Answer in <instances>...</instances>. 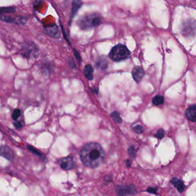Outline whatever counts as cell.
Masks as SVG:
<instances>
[{
	"instance_id": "6da1fadb",
	"label": "cell",
	"mask_w": 196,
	"mask_h": 196,
	"mask_svg": "<svg viewBox=\"0 0 196 196\" xmlns=\"http://www.w3.org/2000/svg\"><path fill=\"white\" fill-rule=\"evenodd\" d=\"M105 152L98 143L92 142L85 144L80 152V158L83 165L90 168H96L104 162Z\"/></svg>"
},
{
	"instance_id": "7a4b0ae2",
	"label": "cell",
	"mask_w": 196,
	"mask_h": 196,
	"mask_svg": "<svg viewBox=\"0 0 196 196\" xmlns=\"http://www.w3.org/2000/svg\"><path fill=\"white\" fill-rule=\"evenodd\" d=\"M101 18L99 14H89L81 17L77 21V25L82 30H87L100 25Z\"/></svg>"
},
{
	"instance_id": "3957f363",
	"label": "cell",
	"mask_w": 196,
	"mask_h": 196,
	"mask_svg": "<svg viewBox=\"0 0 196 196\" xmlns=\"http://www.w3.org/2000/svg\"><path fill=\"white\" fill-rule=\"evenodd\" d=\"M130 56V51L126 46L123 44H117L112 48L110 51L109 57L115 62H120L125 60Z\"/></svg>"
},
{
	"instance_id": "277c9868",
	"label": "cell",
	"mask_w": 196,
	"mask_h": 196,
	"mask_svg": "<svg viewBox=\"0 0 196 196\" xmlns=\"http://www.w3.org/2000/svg\"><path fill=\"white\" fill-rule=\"evenodd\" d=\"M38 53V47L35 44L32 42H29L24 44L21 50V55L28 59H30L32 57H37Z\"/></svg>"
},
{
	"instance_id": "5b68a950",
	"label": "cell",
	"mask_w": 196,
	"mask_h": 196,
	"mask_svg": "<svg viewBox=\"0 0 196 196\" xmlns=\"http://www.w3.org/2000/svg\"><path fill=\"white\" fill-rule=\"evenodd\" d=\"M182 34L186 37L193 36L196 33V22L193 19H188L182 24Z\"/></svg>"
},
{
	"instance_id": "8992f818",
	"label": "cell",
	"mask_w": 196,
	"mask_h": 196,
	"mask_svg": "<svg viewBox=\"0 0 196 196\" xmlns=\"http://www.w3.org/2000/svg\"><path fill=\"white\" fill-rule=\"evenodd\" d=\"M0 20L7 23H14L16 24L24 25L27 23V18L21 16H14L12 17L2 14V16L0 17Z\"/></svg>"
},
{
	"instance_id": "52a82bcc",
	"label": "cell",
	"mask_w": 196,
	"mask_h": 196,
	"mask_svg": "<svg viewBox=\"0 0 196 196\" xmlns=\"http://www.w3.org/2000/svg\"><path fill=\"white\" fill-rule=\"evenodd\" d=\"M58 162L61 168L64 170H70L76 167V164L71 156H67L59 159Z\"/></svg>"
},
{
	"instance_id": "ba28073f",
	"label": "cell",
	"mask_w": 196,
	"mask_h": 196,
	"mask_svg": "<svg viewBox=\"0 0 196 196\" xmlns=\"http://www.w3.org/2000/svg\"><path fill=\"white\" fill-rule=\"evenodd\" d=\"M43 30L44 33L49 36L53 38H59L60 37V32L56 24L44 27Z\"/></svg>"
},
{
	"instance_id": "9c48e42d",
	"label": "cell",
	"mask_w": 196,
	"mask_h": 196,
	"mask_svg": "<svg viewBox=\"0 0 196 196\" xmlns=\"http://www.w3.org/2000/svg\"><path fill=\"white\" fill-rule=\"evenodd\" d=\"M0 156H3L9 160H12L14 158V153L12 150L7 146L0 147Z\"/></svg>"
},
{
	"instance_id": "30bf717a",
	"label": "cell",
	"mask_w": 196,
	"mask_h": 196,
	"mask_svg": "<svg viewBox=\"0 0 196 196\" xmlns=\"http://www.w3.org/2000/svg\"><path fill=\"white\" fill-rule=\"evenodd\" d=\"M135 188L132 186H121L117 189L119 195H133L136 193Z\"/></svg>"
},
{
	"instance_id": "8fae6325",
	"label": "cell",
	"mask_w": 196,
	"mask_h": 196,
	"mask_svg": "<svg viewBox=\"0 0 196 196\" xmlns=\"http://www.w3.org/2000/svg\"><path fill=\"white\" fill-rule=\"evenodd\" d=\"M132 75L133 76V80L136 82H139L143 78L144 75V71L143 68L140 66H135L133 68L132 71Z\"/></svg>"
},
{
	"instance_id": "7c38bea8",
	"label": "cell",
	"mask_w": 196,
	"mask_h": 196,
	"mask_svg": "<svg viewBox=\"0 0 196 196\" xmlns=\"http://www.w3.org/2000/svg\"><path fill=\"white\" fill-rule=\"evenodd\" d=\"M186 116L189 120L196 122V105L189 108L186 110Z\"/></svg>"
},
{
	"instance_id": "4fadbf2b",
	"label": "cell",
	"mask_w": 196,
	"mask_h": 196,
	"mask_svg": "<svg viewBox=\"0 0 196 196\" xmlns=\"http://www.w3.org/2000/svg\"><path fill=\"white\" fill-rule=\"evenodd\" d=\"M82 5V0H73V5H72V9H71V16L72 17L75 16L76 13L78 12L80 8Z\"/></svg>"
},
{
	"instance_id": "5bb4252c",
	"label": "cell",
	"mask_w": 196,
	"mask_h": 196,
	"mask_svg": "<svg viewBox=\"0 0 196 196\" xmlns=\"http://www.w3.org/2000/svg\"><path fill=\"white\" fill-rule=\"evenodd\" d=\"M171 183L176 188V189L178 190L179 192L182 193L183 190L185 189V185L181 180H179L176 178H174L171 181Z\"/></svg>"
},
{
	"instance_id": "9a60e30c",
	"label": "cell",
	"mask_w": 196,
	"mask_h": 196,
	"mask_svg": "<svg viewBox=\"0 0 196 196\" xmlns=\"http://www.w3.org/2000/svg\"><path fill=\"white\" fill-rule=\"evenodd\" d=\"M93 69L92 66L89 64L87 65L84 69L85 76L88 80H92L93 78Z\"/></svg>"
},
{
	"instance_id": "2e32d148",
	"label": "cell",
	"mask_w": 196,
	"mask_h": 196,
	"mask_svg": "<svg viewBox=\"0 0 196 196\" xmlns=\"http://www.w3.org/2000/svg\"><path fill=\"white\" fill-rule=\"evenodd\" d=\"M108 64V62L105 57H100L97 62L96 66L100 69H105Z\"/></svg>"
},
{
	"instance_id": "e0dca14e",
	"label": "cell",
	"mask_w": 196,
	"mask_h": 196,
	"mask_svg": "<svg viewBox=\"0 0 196 196\" xmlns=\"http://www.w3.org/2000/svg\"><path fill=\"white\" fill-rule=\"evenodd\" d=\"M16 11L14 7H3L0 8V14H13Z\"/></svg>"
},
{
	"instance_id": "ac0fdd59",
	"label": "cell",
	"mask_w": 196,
	"mask_h": 196,
	"mask_svg": "<svg viewBox=\"0 0 196 196\" xmlns=\"http://www.w3.org/2000/svg\"><path fill=\"white\" fill-rule=\"evenodd\" d=\"M165 98L162 96H157L155 97L153 100V103L155 105H160L164 103Z\"/></svg>"
},
{
	"instance_id": "d6986e66",
	"label": "cell",
	"mask_w": 196,
	"mask_h": 196,
	"mask_svg": "<svg viewBox=\"0 0 196 196\" xmlns=\"http://www.w3.org/2000/svg\"><path fill=\"white\" fill-rule=\"evenodd\" d=\"M111 116L112 117L113 120L116 123H121L122 122V119H121L120 114L117 112H113L111 113Z\"/></svg>"
},
{
	"instance_id": "ffe728a7",
	"label": "cell",
	"mask_w": 196,
	"mask_h": 196,
	"mask_svg": "<svg viewBox=\"0 0 196 196\" xmlns=\"http://www.w3.org/2000/svg\"><path fill=\"white\" fill-rule=\"evenodd\" d=\"M27 148L28 150H30V151H31L32 153L36 154L37 155H39V156H41V157H43V155L40 153V152H39L37 149H36L35 148H34L32 146H31L30 145H27Z\"/></svg>"
},
{
	"instance_id": "44dd1931",
	"label": "cell",
	"mask_w": 196,
	"mask_h": 196,
	"mask_svg": "<svg viewBox=\"0 0 196 196\" xmlns=\"http://www.w3.org/2000/svg\"><path fill=\"white\" fill-rule=\"evenodd\" d=\"M21 115V111L19 109H15L14 111V112L12 113V119L14 120H16V121L18 118Z\"/></svg>"
},
{
	"instance_id": "7402d4cb",
	"label": "cell",
	"mask_w": 196,
	"mask_h": 196,
	"mask_svg": "<svg viewBox=\"0 0 196 196\" xmlns=\"http://www.w3.org/2000/svg\"><path fill=\"white\" fill-rule=\"evenodd\" d=\"M165 132L164 131V130H162V129H160V130H158L157 132L155 135V136L156 137L160 138V139H162L163 137L165 136Z\"/></svg>"
},
{
	"instance_id": "603a6c76",
	"label": "cell",
	"mask_w": 196,
	"mask_h": 196,
	"mask_svg": "<svg viewBox=\"0 0 196 196\" xmlns=\"http://www.w3.org/2000/svg\"><path fill=\"white\" fill-rule=\"evenodd\" d=\"M133 131L137 133H143L144 131V128L142 126H136L133 128Z\"/></svg>"
},
{
	"instance_id": "cb8c5ba5",
	"label": "cell",
	"mask_w": 196,
	"mask_h": 196,
	"mask_svg": "<svg viewBox=\"0 0 196 196\" xmlns=\"http://www.w3.org/2000/svg\"><path fill=\"white\" fill-rule=\"evenodd\" d=\"M68 63H69V66L71 68L74 69V68L76 67V64H75V62H74V60L72 58H69V60H68Z\"/></svg>"
},
{
	"instance_id": "d4e9b609",
	"label": "cell",
	"mask_w": 196,
	"mask_h": 196,
	"mask_svg": "<svg viewBox=\"0 0 196 196\" xmlns=\"http://www.w3.org/2000/svg\"><path fill=\"white\" fill-rule=\"evenodd\" d=\"M73 51L74 55L76 57V59L80 63H81V57L80 56V53L76 49H74Z\"/></svg>"
},
{
	"instance_id": "484cf974",
	"label": "cell",
	"mask_w": 196,
	"mask_h": 196,
	"mask_svg": "<svg viewBox=\"0 0 196 196\" xmlns=\"http://www.w3.org/2000/svg\"><path fill=\"white\" fill-rule=\"evenodd\" d=\"M128 152L130 153V155L131 156H135V154H136V151L135 150L134 147H131L129 150H128Z\"/></svg>"
},
{
	"instance_id": "4316f807",
	"label": "cell",
	"mask_w": 196,
	"mask_h": 196,
	"mask_svg": "<svg viewBox=\"0 0 196 196\" xmlns=\"http://www.w3.org/2000/svg\"><path fill=\"white\" fill-rule=\"evenodd\" d=\"M14 126L17 129H20L23 127V124L19 121H16V122L14 123Z\"/></svg>"
},
{
	"instance_id": "83f0119b",
	"label": "cell",
	"mask_w": 196,
	"mask_h": 196,
	"mask_svg": "<svg viewBox=\"0 0 196 196\" xmlns=\"http://www.w3.org/2000/svg\"><path fill=\"white\" fill-rule=\"evenodd\" d=\"M156 190H157V188H150L148 189L147 191H148V192H150L151 193H156Z\"/></svg>"
},
{
	"instance_id": "f1b7e54d",
	"label": "cell",
	"mask_w": 196,
	"mask_h": 196,
	"mask_svg": "<svg viewBox=\"0 0 196 196\" xmlns=\"http://www.w3.org/2000/svg\"><path fill=\"white\" fill-rule=\"evenodd\" d=\"M43 1V0H35V1H34V8L36 7V6H37L38 5H39L40 3H42Z\"/></svg>"
},
{
	"instance_id": "f546056e",
	"label": "cell",
	"mask_w": 196,
	"mask_h": 196,
	"mask_svg": "<svg viewBox=\"0 0 196 196\" xmlns=\"http://www.w3.org/2000/svg\"><path fill=\"white\" fill-rule=\"evenodd\" d=\"M92 91L93 92V93H98V89L96 88V87L92 88Z\"/></svg>"
},
{
	"instance_id": "4dcf8cb0",
	"label": "cell",
	"mask_w": 196,
	"mask_h": 196,
	"mask_svg": "<svg viewBox=\"0 0 196 196\" xmlns=\"http://www.w3.org/2000/svg\"><path fill=\"white\" fill-rule=\"evenodd\" d=\"M126 166L127 167H130L131 166V162H130V160H128L127 161H126Z\"/></svg>"
}]
</instances>
